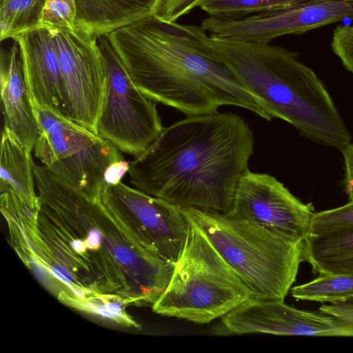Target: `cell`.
<instances>
[{
  "instance_id": "cell-18",
  "label": "cell",
  "mask_w": 353,
  "mask_h": 353,
  "mask_svg": "<svg viewBox=\"0 0 353 353\" xmlns=\"http://www.w3.org/2000/svg\"><path fill=\"white\" fill-rule=\"evenodd\" d=\"M46 0H0V39L41 27Z\"/></svg>"
},
{
  "instance_id": "cell-7",
  "label": "cell",
  "mask_w": 353,
  "mask_h": 353,
  "mask_svg": "<svg viewBox=\"0 0 353 353\" xmlns=\"http://www.w3.org/2000/svg\"><path fill=\"white\" fill-rule=\"evenodd\" d=\"M105 66V85L96 133L122 152H144L163 131L157 103L134 84L106 34L97 37Z\"/></svg>"
},
{
  "instance_id": "cell-4",
  "label": "cell",
  "mask_w": 353,
  "mask_h": 353,
  "mask_svg": "<svg viewBox=\"0 0 353 353\" xmlns=\"http://www.w3.org/2000/svg\"><path fill=\"white\" fill-rule=\"evenodd\" d=\"M252 293L284 300L304 261V241L273 233L231 214L181 208Z\"/></svg>"
},
{
  "instance_id": "cell-22",
  "label": "cell",
  "mask_w": 353,
  "mask_h": 353,
  "mask_svg": "<svg viewBox=\"0 0 353 353\" xmlns=\"http://www.w3.org/2000/svg\"><path fill=\"white\" fill-rule=\"evenodd\" d=\"M77 8L74 0H46L41 27L75 28Z\"/></svg>"
},
{
  "instance_id": "cell-29",
  "label": "cell",
  "mask_w": 353,
  "mask_h": 353,
  "mask_svg": "<svg viewBox=\"0 0 353 353\" xmlns=\"http://www.w3.org/2000/svg\"><path fill=\"white\" fill-rule=\"evenodd\" d=\"M71 246L76 252H82L85 250L86 245L80 240H74L71 242Z\"/></svg>"
},
{
  "instance_id": "cell-16",
  "label": "cell",
  "mask_w": 353,
  "mask_h": 353,
  "mask_svg": "<svg viewBox=\"0 0 353 353\" xmlns=\"http://www.w3.org/2000/svg\"><path fill=\"white\" fill-rule=\"evenodd\" d=\"M31 151L22 145L6 127L2 131L0 156V190L12 192L34 208L39 206L34 192Z\"/></svg>"
},
{
  "instance_id": "cell-15",
  "label": "cell",
  "mask_w": 353,
  "mask_h": 353,
  "mask_svg": "<svg viewBox=\"0 0 353 353\" xmlns=\"http://www.w3.org/2000/svg\"><path fill=\"white\" fill-rule=\"evenodd\" d=\"M74 1L75 28L97 38L153 14L159 0Z\"/></svg>"
},
{
  "instance_id": "cell-8",
  "label": "cell",
  "mask_w": 353,
  "mask_h": 353,
  "mask_svg": "<svg viewBox=\"0 0 353 353\" xmlns=\"http://www.w3.org/2000/svg\"><path fill=\"white\" fill-rule=\"evenodd\" d=\"M48 28L65 86L68 119L96 133L106 78L97 38L77 28Z\"/></svg>"
},
{
  "instance_id": "cell-21",
  "label": "cell",
  "mask_w": 353,
  "mask_h": 353,
  "mask_svg": "<svg viewBox=\"0 0 353 353\" xmlns=\"http://www.w3.org/2000/svg\"><path fill=\"white\" fill-rule=\"evenodd\" d=\"M353 231V203L315 212L310 225V235L332 232Z\"/></svg>"
},
{
  "instance_id": "cell-11",
  "label": "cell",
  "mask_w": 353,
  "mask_h": 353,
  "mask_svg": "<svg viewBox=\"0 0 353 353\" xmlns=\"http://www.w3.org/2000/svg\"><path fill=\"white\" fill-rule=\"evenodd\" d=\"M315 213L274 176L250 170L241 179L230 214L281 236L305 240Z\"/></svg>"
},
{
  "instance_id": "cell-20",
  "label": "cell",
  "mask_w": 353,
  "mask_h": 353,
  "mask_svg": "<svg viewBox=\"0 0 353 353\" xmlns=\"http://www.w3.org/2000/svg\"><path fill=\"white\" fill-rule=\"evenodd\" d=\"M291 296L296 300L329 303L353 297V275H319L293 287Z\"/></svg>"
},
{
  "instance_id": "cell-19",
  "label": "cell",
  "mask_w": 353,
  "mask_h": 353,
  "mask_svg": "<svg viewBox=\"0 0 353 353\" xmlns=\"http://www.w3.org/2000/svg\"><path fill=\"white\" fill-rule=\"evenodd\" d=\"M314 1L319 0H201L198 7L210 17L241 19Z\"/></svg>"
},
{
  "instance_id": "cell-1",
  "label": "cell",
  "mask_w": 353,
  "mask_h": 353,
  "mask_svg": "<svg viewBox=\"0 0 353 353\" xmlns=\"http://www.w3.org/2000/svg\"><path fill=\"white\" fill-rule=\"evenodd\" d=\"M253 132L232 112L187 116L130 163L138 190L181 208L229 214L254 152Z\"/></svg>"
},
{
  "instance_id": "cell-25",
  "label": "cell",
  "mask_w": 353,
  "mask_h": 353,
  "mask_svg": "<svg viewBox=\"0 0 353 353\" xmlns=\"http://www.w3.org/2000/svg\"><path fill=\"white\" fill-rule=\"evenodd\" d=\"M201 0H159L153 15L160 20L176 22L183 15L198 7Z\"/></svg>"
},
{
  "instance_id": "cell-13",
  "label": "cell",
  "mask_w": 353,
  "mask_h": 353,
  "mask_svg": "<svg viewBox=\"0 0 353 353\" xmlns=\"http://www.w3.org/2000/svg\"><path fill=\"white\" fill-rule=\"evenodd\" d=\"M19 45L33 107L67 117V98L53 37L42 26L13 39Z\"/></svg>"
},
{
  "instance_id": "cell-3",
  "label": "cell",
  "mask_w": 353,
  "mask_h": 353,
  "mask_svg": "<svg viewBox=\"0 0 353 353\" xmlns=\"http://www.w3.org/2000/svg\"><path fill=\"white\" fill-rule=\"evenodd\" d=\"M219 60L265 108L270 117L303 137L341 150L352 137L316 73L285 48L268 43L208 38Z\"/></svg>"
},
{
  "instance_id": "cell-17",
  "label": "cell",
  "mask_w": 353,
  "mask_h": 353,
  "mask_svg": "<svg viewBox=\"0 0 353 353\" xmlns=\"http://www.w3.org/2000/svg\"><path fill=\"white\" fill-rule=\"evenodd\" d=\"M303 258L314 274L353 275V231L309 235Z\"/></svg>"
},
{
  "instance_id": "cell-30",
  "label": "cell",
  "mask_w": 353,
  "mask_h": 353,
  "mask_svg": "<svg viewBox=\"0 0 353 353\" xmlns=\"http://www.w3.org/2000/svg\"><path fill=\"white\" fill-rule=\"evenodd\" d=\"M347 1H349L353 2V0H347Z\"/></svg>"
},
{
  "instance_id": "cell-23",
  "label": "cell",
  "mask_w": 353,
  "mask_h": 353,
  "mask_svg": "<svg viewBox=\"0 0 353 353\" xmlns=\"http://www.w3.org/2000/svg\"><path fill=\"white\" fill-rule=\"evenodd\" d=\"M331 46L345 68L353 74V25L336 27Z\"/></svg>"
},
{
  "instance_id": "cell-6",
  "label": "cell",
  "mask_w": 353,
  "mask_h": 353,
  "mask_svg": "<svg viewBox=\"0 0 353 353\" xmlns=\"http://www.w3.org/2000/svg\"><path fill=\"white\" fill-rule=\"evenodd\" d=\"M33 109L42 130L34 152L43 165L96 199H101L106 185L121 181L130 163L117 147L50 110Z\"/></svg>"
},
{
  "instance_id": "cell-12",
  "label": "cell",
  "mask_w": 353,
  "mask_h": 353,
  "mask_svg": "<svg viewBox=\"0 0 353 353\" xmlns=\"http://www.w3.org/2000/svg\"><path fill=\"white\" fill-rule=\"evenodd\" d=\"M232 334L343 336L330 315L288 305L284 300L250 299L221 317Z\"/></svg>"
},
{
  "instance_id": "cell-10",
  "label": "cell",
  "mask_w": 353,
  "mask_h": 353,
  "mask_svg": "<svg viewBox=\"0 0 353 353\" xmlns=\"http://www.w3.org/2000/svg\"><path fill=\"white\" fill-rule=\"evenodd\" d=\"M345 19L353 20V2L319 0L241 19L210 17L202 21L201 27L210 35L268 43L283 35L303 33Z\"/></svg>"
},
{
  "instance_id": "cell-24",
  "label": "cell",
  "mask_w": 353,
  "mask_h": 353,
  "mask_svg": "<svg viewBox=\"0 0 353 353\" xmlns=\"http://www.w3.org/2000/svg\"><path fill=\"white\" fill-rule=\"evenodd\" d=\"M319 310L334 317L343 336H353V297L324 303Z\"/></svg>"
},
{
  "instance_id": "cell-26",
  "label": "cell",
  "mask_w": 353,
  "mask_h": 353,
  "mask_svg": "<svg viewBox=\"0 0 353 353\" xmlns=\"http://www.w3.org/2000/svg\"><path fill=\"white\" fill-rule=\"evenodd\" d=\"M345 165L344 188L348 202L353 203V143H350L341 150Z\"/></svg>"
},
{
  "instance_id": "cell-27",
  "label": "cell",
  "mask_w": 353,
  "mask_h": 353,
  "mask_svg": "<svg viewBox=\"0 0 353 353\" xmlns=\"http://www.w3.org/2000/svg\"><path fill=\"white\" fill-rule=\"evenodd\" d=\"M92 311L110 319H118L122 316V307L116 302H108L103 304L88 305Z\"/></svg>"
},
{
  "instance_id": "cell-28",
  "label": "cell",
  "mask_w": 353,
  "mask_h": 353,
  "mask_svg": "<svg viewBox=\"0 0 353 353\" xmlns=\"http://www.w3.org/2000/svg\"><path fill=\"white\" fill-rule=\"evenodd\" d=\"M101 241V234L100 232L96 230H92L88 235V237L85 240V245L86 247L90 249H97L99 248Z\"/></svg>"
},
{
  "instance_id": "cell-2",
  "label": "cell",
  "mask_w": 353,
  "mask_h": 353,
  "mask_svg": "<svg viewBox=\"0 0 353 353\" xmlns=\"http://www.w3.org/2000/svg\"><path fill=\"white\" fill-rule=\"evenodd\" d=\"M106 35L134 84L152 101L187 116L234 105L272 120L216 57L201 26L152 14Z\"/></svg>"
},
{
  "instance_id": "cell-9",
  "label": "cell",
  "mask_w": 353,
  "mask_h": 353,
  "mask_svg": "<svg viewBox=\"0 0 353 353\" xmlns=\"http://www.w3.org/2000/svg\"><path fill=\"white\" fill-rule=\"evenodd\" d=\"M101 200L114 214L130 216L137 225L139 245L152 255L172 263L185 243L189 221L181 208L125 185H106Z\"/></svg>"
},
{
  "instance_id": "cell-14",
  "label": "cell",
  "mask_w": 353,
  "mask_h": 353,
  "mask_svg": "<svg viewBox=\"0 0 353 353\" xmlns=\"http://www.w3.org/2000/svg\"><path fill=\"white\" fill-rule=\"evenodd\" d=\"M9 50H1V103L4 127L31 152L42 130L34 114L24 77L20 50L14 40Z\"/></svg>"
},
{
  "instance_id": "cell-5",
  "label": "cell",
  "mask_w": 353,
  "mask_h": 353,
  "mask_svg": "<svg viewBox=\"0 0 353 353\" xmlns=\"http://www.w3.org/2000/svg\"><path fill=\"white\" fill-rule=\"evenodd\" d=\"M187 218L183 250L152 308L163 316L206 324L252 299V293L196 223Z\"/></svg>"
}]
</instances>
